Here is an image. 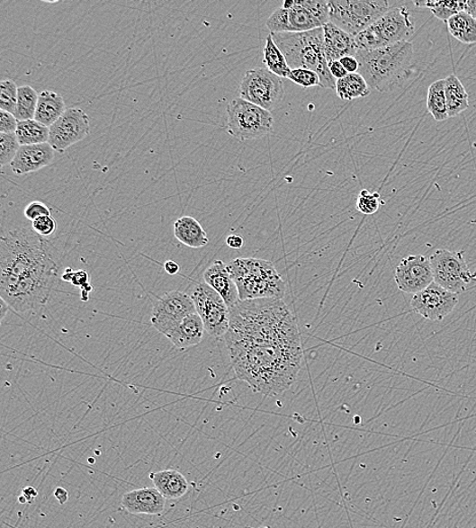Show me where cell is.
I'll use <instances>...</instances> for the list:
<instances>
[{
  "mask_svg": "<svg viewBox=\"0 0 476 528\" xmlns=\"http://www.w3.org/2000/svg\"><path fill=\"white\" fill-rule=\"evenodd\" d=\"M238 380L265 397L281 396L298 380L301 348L236 344L227 346Z\"/></svg>",
  "mask_w": 476,
  "mask_h": 528,
  "instance_id": "1",
  "label": "cell"
},
{
  "mask_svg": "<svg viewBox=\"0 0 476 528\" xmlns=\"http://www.w3.org/2000/svg\"><path fill=\"white\" fill-rule=\"evenodd\" d=\"M226 345H289L301 348L298 323L283 299L239 301L229 309Z\"/></svg>",
  "mask_w": 476,
  "mask_h": 528,
  "instance_id": "2",
  "label": "cell"
},
{
  "mask_svg": "<svg viewBox=\"0 0 476 528\" xmlns=\"http://www.w3.org/2000/svg\"><path fill=\"white\" fill-rule=\"evenodd\" d=\"M55 258L51 243L31 227L13 228L0 243V294L13 288L23 275Z\"/></svg>",
  "mask_w": 476,
  "mask_h": 528,
  "instance_id": "3",
  "label": "cell"
},
{
  "mask_svg": "<svg viewBox=\"0 0 476 528\" xmlns=\"http://www.w3.org/2000/svg\"><path fill=\"white\" fill-rule=\"evenodd\" d=\"M359 74L371 89L380 93L394 91L406 78L414 58V46L404 41L373 50H359Z\"/></svg>",
  "mask_w": 476,
  "mask_h": 528,
  "instance_id": "4",
  "label": "cell"
},
{
  "mask_svg": "<svg viewBox=\"0 0 476 528\" xmlns=\"http://www.w3.org/2000/svg\"><path fill=\"white\" fill-rule=\"evenodd\" d=\"M284 54L291 69L314 70L319 75L323 89L336 90V78L330 74L324 47L323 28L303 33L272 34Z\"/></svg>",
  "mask_w": 476,
  "mask_h": 528,
  "instance_id": "5",
  "label": "cell"
},
{
  "mask_svg": "<svg viewBox=\"0 0 476 528\" xmlns=\"http://www.w3.org/2000/svg\"><path fill=\"white\" fill-rule=\"evenodd\" d=\"M241 301L283 299L285 282L272 262L259 258H237L227 264Z\"/></svg>",
  "mask_w": 476,
  "mask_h": 528,
  "instance_id": "6",
  "label": "cell"
},
{
  "mask_svg": "<svg viewBox=\"0 0 476 528\" xmlns=\"http://www.w3.org/2000/svg\"><path fill=\"white\" fill-rule=\"evenodd\" d=\"M58 258L23 275L10 291L0 294L13 309L21 314H34L49 302L58 280Z\"/></svg>",
  "mask_w": 476,
  "mask_h": 528,
  "instance_id": "7",
  "label": "cell"
},
{
  "mask_svg": "<svg viewBox=\"0 0 476 528\" xmlns=\"http://www.w3.org/2000/svg\"><path fill=\"white\" fill-rule=\"evenodd\" d=\"M415 23L412 22L407 7H394L355 37V40L358 50L378 49L409 41V39L415 34Z\"/></svg>",
  "mask_w": 476,
  "mask_h": 528,
  "instance_id": "8",
  "label": "cell"
},
{
  "mask_svg": "<svg viewBox=\"0 0 476 528\" xmlns=\"http://www.w3.org/2000/svg\"><path fill=\"white\" fill-rule=\"evenodd\" d=\"M329 22L356 37L368 29L389 10L391 4L386 0H329Z\"/></svg>",
  "mask_w": 476,
  "mask_h": 528,
  "instance_id": "9",
  "label": "cell"
},
{
  "mask_svg": "<svg viewBox=\"0 0 476 528\" xmlns=\"http://www.w3.org/2000/svg\"><path fill=\"white\" fill-rule=\"evenodd\" d=\"M274 117L267 110L237 98L227 107V130L239 140L263 138L274 130Z\"/></svg>",
  "mask_w": 476,
  "mask_h": 528,
  "instance_id": "10",
  "label": "cell"
},
{
  "mask_svg": "<svg viewBox=\"0 0 476 528\" xmlns=\"http://www.w3.org/2000/svg\"><path fill=\"white\" fill-rule=\"evenodd\" d=\"M430 262L434 282L452 293H463L476 281V273L468 267L463 251L438 249L430 256Z\"/></svg>",
  "mask_w": 476,
  "mask_h": 528,
  "instance_id": "11",
  "label": "cell"
},
{
  "mask_svg": "<svg viewBox=\"0 0 476 528\" xmlns=\"http://www.w3.org/2000/svg\"><path fill=\"white\" fill-rule=\"evenodd\" d=\"M284 96L283 78L267 68H253L245 73L240 85V98L272 112Z\"/></svg>",
  "mask_w": 476,
  "mask_h": 528,
  "instance_id": "12",
  "label": "cell"
},
{
  "mask_svg": "<svg viewBox=\"0 0 476 528\" xmlns=\"http://www.w3.org/2000/svg\"><path fill=\"white\" fill-rule=\"evenodd\" d=\"M204 328L213 337L225 336L229 327V309L224 299L206 282H198L192 294Z\"/></svg>",
  "mask_w": 476,
  "mask_h": 528,
  "instance_id": "13",
  "label": "cell"
},
{
  "mask_svg": "<svg viewBox=\"0 0 476 528\" xmlns=\"http://www.w3.org/2000/svg\"><path fill=\"white\" fill-rule=\"evenodd\" d=\"M195 312L192 296L184 291H171L155 302L150 321L158 333L166 336L188 315Z\"/></svg>",
  "mask_w": 476,
  "mask_h": 528,
  "instance_id": "14",
  "label": "cell"
},
{
  "mask_svg": "<svg viewBox=\"0 0 476 528\" xmlns=\"http://www.w3.org/2000/svg\"><path fill=\"white\" fill-rule=\"evenodd\" d=\"M90 117L83 109L68 108L49 128V144L55 152L63 153L90 135Z\"/></svg>",
  "mask_w": 476,
  "mask_h": 528,
  "instance_id": "15",
  "label": "cell"
},
{
  "mask_svg": "<svg viewBox=\"0 0 476 528\" xmlns=\"http://www.w3.org/2000/svg\"><path fill=\"white\" fill-rule=\"evenodd\" d=\"M271 34L303 33L322 28L321 22L300 4V0H285L266 22Z\"/></svg>",
  "mask_w": 476,
  "mask_h": 528,
  "instance_id": "16",
  "label": "cell"
},
{
  "mask_svg": "<svg viewBox=\"0 0 476 528\" xmlns=\"http://www.w3.org/2000/svg\"><path fill=\"white\" fill-rule=\"evenodd\" d=\"M459 301L457 294L442 288L435 282L430 286L414 295L411 309L424 318L441 321L455 309Z\"/></svg>",
  "mask_w": 476,
  "mask_h": 528,
  "instance_id": "17",
  "label": "cell"
},
{
  "mask_svg": "<svg viewBox=\"0 0 476 528\" xmlns=\"http://www.w3.org/2000/svg\"><path fill=\"white\" fill-rule=\"evenodd\" d=\"M395 282L404 293L418 294L434 282L430 258L409 255L395 270Z\"/></svg>",
  "mask_w": 476,
  "mask_h": 528,
  "instance_id": "18",
  "label": "cell"
},
{
  "mask_svg": "<svg viewBox=\"0 0 476 528\" xmlns=\"http://www.w3.org/2000/svg\"><path fill=\"white\" fill-rule=\"evenodd\" d=\"M54 148L49 144L21 146L17 156L11 164L15 175H25L37 172L52 164Z\"/></svg>",
  "mask_w": 476,
  "mask_h": 528,
  "instance_id": "19",
  "label": "cell"
},
{
  "mask_svg": "<svg viewBox=\"0 0 476 528\" xmlns=\"http://www.w3.org/2000/svg\"><path fill=\"white\" fill-rule=\"evenodd\" d=\"M166 500L156 488H142L124 494L121 504L131 515H157L164 512Z\"/></svg>",
  "mask_w": 476,
  "mask_h": 528,
  "instance_id": "20",
  "label": "cell"
},
{
  "mask_svg": "<svg viewBox=\"0 0 476 528\" xmlns=\"http://www.w3.org/2000/svg\"><path fill=\"white\" fill-rule=\"evenodd\" d=\"M204 282L224 299L229 309L241 301L235 282L228 271L227 264L216 260L203 273Z\"/></svg>",
  "mask_w": 476,
  "mask_h": 528,
  "instance_id": "21",
  "label": "cell"
},
{
  "mask_svg": "<svg viewBox=\"0 0 476 528\" xmlns=\"http://www.w3.org/2000/svg\"><path fill=\"white\" fill-rule=\"evenodd\" d=\"M324 47L328 61L339 60L346 57H355L358 52L355 37L339 29L335 23L328 22L323 27Z\"/></svg>",
  "mask_w": 476,
  "mask_h": 528,
  "instance_id": "22",
  "label": "cell"
},
{
  "mask_svg": "<svg viewBox=\"0 0 476 528\" xmlns=\"http://www.w3.org/2000/svg\"><path fill=\"white\" fill-rule=\"evenodd\" d=\"M205 332L203 322L197 312L188 315L166 336L180 351L201 344Z\"/></svg>",
  "mask_w": 476,
  "mask_h": 528,
  "instance_id": "23",
  "label": "cell"
},
{
  "mask_svg": "<svg viewBox=\"0 0 476 528\" xmlns=\"http://www.w3.org/2000/svg\"><path fill=\"white\" fill-rule=\"evenodd\" d=\"M150 479L153 480L155 488L160 492L166 499L177 500L188 491V482L180 471L175 470H168L149 475Z\"/></svg>",
  "mask_w": 476,
  "mask_h": 528,
  "instance_id": "24",
  "label": "cell"
},
{
  "mask_svg": "<svg viewBox=\"0 0 476 528\" xmlns=\"http://www.w3.org/2000/svg\"><path fill=\"white\" fill-rule=\"evenodd\" d=\"M67 112L65 99L53 91L39 94L35 121L50 128Z\"/></svg>",
  "mask_w": 476,
  "mask_h": 528,
  "instance_id": "25",
  "label": "cell"
},
{
  "mask_svg": "<svg viewBox=\"0 0 476 528\" xmlns=\"http://www.w3.org/2000/svg\"><path fill=\"white\" fill-rule=\"evenodd\" d=\"M175 238L190 248H202L208 246V234L198 220L193 217L179 218L174 224Z\"/></svg>",
  "mask_w": 476,
  "mask_h": 528,
  "instance_id": "26",
  "label": "cell"
},
{
  "mask_svg": "<svg viewBox=\"0 0 476 528\" xmlns=\"http://www.w3.org/2000/svg\"><path fill=\"white\" fill-rule=\"evenodd\" d=\"M445 94L449 118L458 116L470 106L464 85L455 75L445 78Z\"/></svg>",
  "mask_w": 476,
  "mask_h": 528,
  "instance_id": "27",
  "label": "cell"
},
{
  "mask_svg": "<svg viewBox=\"0 0 476 528\" xmlns=\"http://www.w3.org/2000/svg\"><path fill=\"white\" fill-rule=\"evenodd\" d=\"M336 91L341 100L352 101L368 97L371 88L364 78L358 74H348L337 81Z\"/></svg>",
  "mask_w": 476,
  "mask_h": 528,
  "instance_id": "28",
  "label": "cell"
},
{
  "mask_svg": "<svg viewBox=\"0 0 476 528\" xmlns=\"http://www.w3.org/2000/svg\"><path fill=\"white\" fill-rule=\"evenodd\" d=\"M427 109L436 121L442 122L448 120L445 80L436 81L428 86Z\"/></svg>",
  "mask_w": 476,
  "mask_h": 528,
  "instance_id": "29",
  "label": "cell"
},
{
  "mask_svg": "<svg viewBox=\"0 0 476 528\" xmlns=\"http://www.w3.org/2000/svg\"><path fill=\"white\" fill-rule=\"evenodd\" d=\"M450 34L463 44L476 43V20L466 12H462L452 17L448 22Z\"/></svg>",
  "mask_w": 476,
  "mask_h": 528,
  "instance_id": "30",
  "label": "cell"
},
{
  "mask_svg": "<svg viewBox=\"0 0 476 528\" xmlns=\"http://www.w3.org/2000/svg\"><path fill=\"white\" fill-rule=\"evenodd\" d=\"M15 136L21 146L47 144L49 140V128L35 120L19 121Z\"/></svg>",
  "mask_w": 476,
  "mask_h": 528,
  "instance_id": "31",
  "label": "cell"
},
{
  "mask_svg": "<svg viewBox=\"0 0 476 528\" xmlns=\"http://www.w3.org/2000/svg\"><path fill=\"white\" fill-rule=\"evenodd\" d=\"M264 54L265 63L269 72L282 78H288L292 69L287 59H285L284 54L275 44L272 34H269L266 38Z\"/></svg>",
  "mask_w": 476,
  "mask_h": 528,
  "instance_id": "32",
  "label": "cell"
},
{
  "mask_svg": "<svg viewBox=\"0 0 476 528\" xmlns=\"http://www.w3.org/2000/svg\"><path fill=\"white\" fill-rule=\"evenodd\" d=\"M39 94L30 85L19 88L18 104L14 116L19 121L35 120Z\"/></svg>",
  "mask_w": 476,
  "mask_h": 528,
  "instance_id": "33",
  "label": "cell"
},
{
  "mask_svg": "<svg viewBox=\"0 0 476 528\" xmlns=\"http://www.w3.org/2000/svg\"><path fill=\"white\" fill-rule=\"evenodd\" d=\"M415 4L427 7L436 18L443 22H448L455 14L464 11V2H420Z\"/></svg>",
  "mask_w": 476,
  "mask_h": 528,
  "instance_id": "34",
  "label": "cell"
},
{
  "mask_svg": "<svg viewBox=\"0 0 476 528\" xmlns=\"http://www.w3.org/2000/svg\"><path fill=\"white\" fill-rule=\"evenodd\" d=\"M19 88L12 80H5L0 85V109L2 112L14 115L18 104Z\"/></svg>",
  "mask_w": 476,
  "mask_h": 528,
  "instance_id": "35",
  "label": "cell"
},
{
  "mask_svg": "<svg viewBox=\"0 0 476 528\" xmlns=\"http://www.w3.org/2000/svg\"><path fill=\"white\" fill-rule=\"evenodd\" d=\"M21 145L15 133H0V164L2 167L12 164Z\"/></svg>",
  "mask_w": 476,
  "mask_h": 528,
  "instance_id": "36",
  "label": "cell"
},
{
  "mask_svg": "<svg viewBox=\"0 0 476 528\" xmlns=\"http://www.w3.org/2000/svg\"><path fill=\"white\" fill-rule=\"evenodd\" d=\"M289 80L303 88H312V86H321V80L319 74L314 70L296 68L292 69L288 76Z\"/></svg>",
  "mask_w": 476,
  "mask_h": 528,
  "instance_id": "37",
  "label": "cell"
},
{
  "mask_svg": "<svg viewBox=\"0 0 476 528\" xmlns=\"http://www.w3.org/2000/svg\"><path fill=\"white\" fill-rule=\"evenodd\" d=\"M380 208V194L378 192L371 193L367 189H364L356 201V209L364 215H374Z\"/></svg>",
  "mask_w": 476,
  "mask_h": 528,
  "instance_id": "38",
  "label": "cell"
},
{
  "mask_svg": "<svg viewBox=\"0 0 476 528\" xmlns=\"http://www.w3.org/2000/svg\"><path fill=\"white\" fill-rule=\"evenodd\" d=\"M300 4L310 11L322 25L329 22V6L328 2L324 0H300Z\"/></svg>",
  "mask_w": 476,
  "mask_h": 528,
  "instance_id": "39",
  "label": "cell"
},
{
  "mask_svg": "<svg viewBox=\"0 0 476 528\" xmlns=\"http://www.w3.org/2000/svg\"><path fill=\"white\" fill-rule=\"evenodd\" d=\"M62 280L73 283L76 287L81 288L84 294H88L92 291L89 274L85 271L79 270L74 272L68 267L66 273H63Z\"/></svg>",
  "mask_w": 476,
  "mask_h": 528,
  "instance_id": "40",
  "label": "cell"
},
{
  "mask_svg": "<svg viewBox=\"0 0 476 528\" xmlns=\"http://www.w3.org/2000/svg\"><path fill=\"white\" fill-rule=\"evenodd\" d=\"M57 220L52 216H44L31 222V228L42 237H49L57 230Z\"/></svg>",
  "mask_w": 476,
  "mask_h": 528,
  "instance_id": "41",
  "label": "cell"
},
{
  "mask_svg": "<svg viewBox=\"0 0 476 528\" xmlns=\"http://www.w3.org/2000/svg\"><path fill=\"white\" fill-rule=\"evenodd\" d=\"M23 215H25L31 222H34V220L39 218L51 216V211L43 202L33 201L28 204V207L23 210Z\"/></svg>",
  "mask_w": 476,
  "mask_h": 528,
  "instance_id": "42",
  "label": "cell"
},
{
  "mask_svg": "<svg viewBox=\"0 0 476 528\" xmlns=\"http://www.w3.org/2000/svg\"><path fill=\"white\" fill-rule=\"evenodd\" d=\"M19 121L12 113L0 112V133H15Z\"/></svg>",
  "mask_w": 476,
  "mask_h": 528,
  "instance_id": "43",
  "label": "cell"
},
{
  "mask_svg": "<svg viewBox=\"0 0 476 528\" xmlns=\"http://www.w3.org/2000/svg\"><path fill=\"white\" fill-rule=\"evenodd\" d=\"M341 65L345 67L347 74H358L359 73V61L355 57H346L339 59Z\"/></svg>",
  "mask_w": 476,
  "mask_h": 528,
  "instance_id": "44",
  "label": "cell"
},
{
  "mask_svg": "<svg viewBox=\"0 0 476 528\" xmlns=\"http://www.w3.org/2000/svg\"><path fill=\"white\" fill-rule=\"evenodd\" d=\"M328 67L330 74L333 77L337 78V80H340V78H344L348 75L339 60L329 61Z\"/></svg>",
  "mask_w": 476,
  "mask_h": 528,
  "instance_id": "45",
  "label": "cell"
},
{
  "mask_svg": "<svg viewBox=\"0 0 476 528\" xmlns=\"http://www.w3.org/2000/svg\"><path fill=\"white\" fill-rule=\"evenodd\" d=\"M227 246L232 249H241L244 246V240L240 235H229L226 240Z\"/></svg>",
  "mask_w": 476,
  "mask_h": 528,
  "instance_id": "46",
  "label": "cell"
},
{
  "mask_svg": "<svg viewBox=\"0 0 476 528\" xmlns=\"http://www.w3.org/2000/svg\"><path fill=\"white\" fill-rule=\"evenodd\" d=\"M22 496L27 503H31L37 498L38 492L34 487H26L22 488Z\"/></svg>",
  "mask_w": 476,
  "mask_h": 528,
  "instance_id": "47",
  "label": "cell"
},
{
  "mask_svg": "<svg viewBox=\"0 0 476 528\" xmlns=\"http://www.w3.org/2000/svg\"><path fill=\"white\" fill-rule=\"evenodd\" d=\"M54 496L60 504H65L68 500V492L60 487L55 488Z\"/></svg>",
  "mask_w": 476,
  "mask_h": 528,
  "instance_id": "48",
  "label": "cell"
},
{
  "mask_svg": "<svg viewBox=\"0 0 476 528\" xmlns=\"http://www.w3.org/2000/svg\"><path fill=\"white\" fill-rule=\"evenodd\" d=\"M164 269L169 274L174 275L179 273L180 266L177 263L174 262V260H168V262L165 263Z\"/></svg>",
  "mask_w": 476,
  "mask_h": 528,
  "instance_id": "49",
  "label": "cell"
},
{
  "mask_svg": "<svg viewBox=\"0 0 476 528\" xmlns=\"http://www.w3.org/2000/svg\"><path fill=\"white\" fill-rule=\"evenodd\" d=\"M464 12L472 15L476 20V0H467V2H464Z\"/></svg>",
  "mask_w": 476,
  "mask_h": 528,
  "instance_id": "50",
  "label": "cell"
},
{
  "mask_svg": "<svg viewBox=\"0 0 476 528\" xmlns=\"http://www.w3.org/2000/svg\"><path fill=\"white\" fill-rule=\"evenodd\" d=\"M0 307H2V314H0V318H2V320H4V318H5V313L7 312V310H9V307L10 305L7 304L4 299H0Z\"/></svg>",
  "mask_w": 476,
  "mask_h": 528,
  "instance_id": "51",
  "label": "cell"
},
{
  "mask_svg": "<svg viewBox=\"0 0 476 528\" xmlns=\"http://www.w3.org/2000/svg\"><path fill=\"white\" fill-rule=\"evenodd\" d=\"M265 528H267V527H265Z\"/></svg>",
  "mask_w": 476,
  "mask_h": 528,
  "instance_id": "52",
  "label": "cell"
}]
</instances>
